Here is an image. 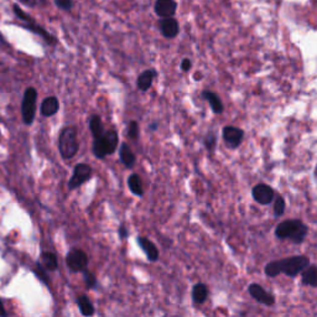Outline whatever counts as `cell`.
Masks as SVG:
<instances>
[{"mask_svg":"<svg viewBox=\"0 0 317 317\" xmlns=\"http://www.w3.org/2000/svg\"><path fill=\"white\" fill-rule=\"evenodd\" d=\"M248 291H249L250 296L258 301V302L263 303L266 306H273L275 303V298L270 292L266 291L264 287H261L259 284H250L248 287Z\"/></svg>","mask_w":317,"mask_h":317,"instance_id":"obj_9","label":"cell"},{"mask_svg":"<svg viewBox=\"0 0 317 317\" xmlns=\"http://www.w3.org/2000/svg\"><path fill=\"white\" fill-rule=\"evenodd\" d=\"M243 136H244V131L242 129L236 128V126H226L223 129V139L227 142L229 147L236 149L239 146L243 141Z\"/></svg>","mask_w":317,"mask_h":317,"instance_id":"obj_10","label":"cell"},{"mask_svg":"<svg viewBox=\"0 0 317 317\" xmlns=\"http://www.w3.org/2000/svg\"><path fill=\"white\" fill-rule=\"evenodd\" d=\"M92 178V168L87 164H77L73 170L72 178L70 179L68 182V189L75 190L78 189L79 186L84 184V182L89 181Z\"/></svg>","mask_w":317,"mask_h":317,"instance_id":"obj_7","label":"cell"},{"mask_svg":"<svg viewBox=\"0 0 317 317\" xmlns=\"http://www.w3.org/2000/svg\"><path fill=\"white\" fill-rule=\"evenodd\" d=\"M118 147V133L115 130L104 131L102 136L93 141V154L97 158H104L112 155Z\"/></svg>","mask_w":317,"mask_h":317,"instance_id":"obj_3","label":"cell"},{"mask_svg":"<svg viewBox=\"0 0 317 317\" xmlns=\"http://www.w3.org/2000/svg\"><path fill=\"white\" fill-rule=\"evenodd\" d=\"M285 212V200L281 196H277L274 198V213H275L276 217L284 215Z\"/></svg>","mask_w":317,"mask_h":317,"instance_id":"obj_26","label":"cell"},{"mask_svg":"<svg viewBox=\"0 0 317 317\" xmlns=\"http://www.w3.org/2000/svg\"><path fill=\"white\" fill-rule=\"evenodd\" d=\"M160 30L165 38L173 39L179 34V24L174 18H164L160 23Z\"/></svg>","mask_w":317,"mask_h":317,"instance_id":"obj_13","label":"cell"},{"mask_svg":"<svg viewBox=\"0 0 317 317\" xmlns=\"http://www.w3.org/2000/svg\"><path fill=\"white\" fill-rule=\"evenodd\" d=\"M202 97L207 100L208 103H210L213 113H216V114H221V113H223V103L221 102V99H219V97L217 96V94L210 91H205L202 93Z\"/></svg>","mask_w":317,"mask_h":317,"instance_id":"obj_18","label":"cell"},{"mask_svg":"<svg viewBox=\"0 0 317 317\" xmlns=\"http://www.w3.org/2000/svg\"><path fill=\"white\" fill-rule=\"evenodd\" d=\"M265 274L270 277H275L281 274V264L280 260H274L270 261L269 264H266L265 266Z\"/></svg>","mask_w":317,"mask_h":317,"instance_id":"obj_25","label":"cell"},{"mask_svg":"<svg viewBox=\"0 0 317 317\" xmlns=\"http://www.w3.org/2000/svg\"><path fill=\"white\" fill-rule=\"evenodd\" d=\"M155 75H156V72H155L154 70H147V71H144V72L139 76L138 88L140 89V91L145 92L151 87Z\"/></svg>","mask_w":317,"mask_h":317,"instance_id":"obj_19","label":"cell"},{"mask_svg":"<svg viewBox=\"0 0 317 317\" xmlns=\"http://www.w3.org/2000/svg\"><path fill=\"white\" fill-rule=\"evenodd\" d=\"M280 264H281V273L290 277H294L298 275L306 266L310 265V259L305 255H295V257L281 259Z\"/></svg>","mask_w":317,"mask_h":317,"instance_id":"obj_5","label":"cell"},{"mask_svg":"<svg viewBox=\"0 0 317 317\" xmlns=\"http://www.w3.org/2000/svg\"><path fill=\"white\" fill-rule=\"evenodd\" d=\"M301 276V282L303 285L317 287V266L316 265H307L302 271Z\"/></svg>","mask_w":317,"mask_h":317,"instance_id":"obj_17","label":"cell"},{"mask_svg":"<svg viewBox=\"0 0 317 317\" xmlns=\"http://www.w3.org/2000/svg\"><path fill=\"white\" fill-rule=\"evenodd\" d=\"M205 145L208 150H212L215 149L216 146V136L215 134H208L205 139Z\"/></svg>","mask_w":317,"mask_h":317,"instance_id":"obj_32","label":"cell"},{"mask_svg":"<svg viewBox=\"0 0 317 317\" xmlns=\"http://www.w3.org/2000/svg\"><path fill=\"white\" fill-rule=\"evenodd\" d=\"M41 264L47 271H55L59 268V261H57L56 255L51 252L41 253Z\"/></svg>","mask_w":317,"mask_h":317,"instance_id":"obj_20","label":"cell"},{"mask_svg":"<svg viewBox=\"0 0 317 317\" xmlns=\"http://www.w3.org/2000/svg\"><path fill=\"white\" fill-rule=\"evenodd\" d=\"M82 273H83V279L84 282H86V286L88 289H94L97 286V279L94 276V274L92 271H89L88 269H84Z\"/></svg>","mask_w":317,"mask_h":317,"instance_id":"obj_27","label":"cell"},{"mask_svg":"<svg viewBox=\"0 0 317 317\" xmlns=\"http://www.w3.org/2000/svg\"><path fill=\"white\" fill-rule=\"evenodd\" d=\"M208 297V289L205 284L198 282L192 289V298L196 303H203Z\"/></svg>","mask_w":317,"mask_h":317,"instance_id":"obj_23","label":"cell"},{"mask_svg":"<svg viewBox=\"0 0 317 317\" xmlns=\"http://www.w3.org/2000/svg\"><path fill=\"white\" fill-rule=\"evenodd\" d=\"M77 306L83 316H93L94 315V307L93 303L89 301V298L86 295H81L77 297Z\"/></svg>","mask_w":317,"mask_h":317,"instance_id":"obj_22","label":"cell"},{"mask_svg":"<svg viewBox=\"0 0 317 317\" xmlns=\"http://www.w3.org/2000/svg\"><path fill=\"white\" fill-rule=\"evenodd\" d=\"M155 12L161 18H173L176 12V3L174 0H157Z\"/></svg>","mask_w":317,"mask_h":317,"instance_id":"obj_12","label":"cell"},{"mask_svg":"<svg viewBox=\"0 0 317 317\" xmlns=\"http://www.w3.org/2000/svg\"><path fill=\"white\" fill-rule=\"evenodd\" d=\"M138 244L140 245L144 253L146 254L147 259L150 261H156L158 259V250L156 248V245L152 242H150L147 238L145 237H138Z\"/></svg>","mask_w":317,"mask_h":317,"instance_id":"obj_15","label":"cell"},{"mask_svg":"<svg viewBox=\"0 0 317 317\" xmlns=\"http://www.w3.org/2000/svg\"><path fill=\"white\" fill-rule=\"evenodd\" d=\"M36 100H38V91L34 87H28L21 102V117L26 125H31L34 123L36 114Z\"/></svg>","mask_w":317,"mask_h":317,"instance_id":"obj_4","label":"cell"},{"mask_svg":"<svg viewBox=\"0 0 317 317\" xmlns=\"http://www.w3.org/2000/svg\"><path fill=\"white\" fill-rule=\"evenodd\" d=\"M253 198L260 205H270L275 198V192L269 185L259 184L253 189Z\"/></svg>","mask_w":317,"mask_h":317,"instance_id":"obj_8","label":"cell"},{"mask_svg":"<svg viewBox=\"0 0 317 317\" xmlns=\"http://www.w3.org/2000/svg\"><path fill=\"white\" fill-rule=\"evenodd\" d=\"M77 129L76 126H65L59 135V150L63 158H72L78 151Z\"/></svg>","mask_w":317,"mask_h":317,"instance_id":"obj_2","label":"cell"},{"mask_svg":"<svg viewBox=\"0 0 317 317\" xmlns=\"http://www.w3.org/2000/svg\"><path fill=\"white\" fill-rule=\"evenodd\" d=\"M119 156H120L121 163L124 164V166L128 169H131L135 164V155L131 151L130 146H129L126 142H123L120 145V149H119Z\"/></svg>","mask_w":317,"mask_h":317,"instance_id":"obj_16","label":"cell"},{"mask_svg":"<svg viewBox=\"0 0 317 317\" xmlns=\"http://www.w3.org/2000/svg\"><path fill=\"white\" fill-rule=\"evenodd\" d=\"M128 236H129L128 229H126L124 226H120V228H119V237H120L121 239H125Z\"/></svg>","mask_w":317,"mask_h":317,"instance_id":"obj_34","label":"cell"},{"mask_svg":"<svg viewBox=\"0 0 317 317\" xmlns=\"http://www.w3.org/2000/svg\"><path fill=\"white\" fill-rule=\"evenodd\" d=\"M128 186L130 191L133 192L135 196L141 197L144 195V190H142V182L139 175L136 174H131L128 179Z\"/></svg>","mask_w":317,"mask_h":317,"instance_id":"obj_24","label":"cell"},{"mask_svg":"<svg viewBox=\"0 0 317 317\" xmlns=\"http://www.w3.org/2000/svg\"><path fill=\"white\" fill-rule=\"evenodd\" d=\"M191 66H192L191 61H190L189 59H185L181 62V70L185 71V72H187V71H189L190 68H191Z\"/></svg>","mask_w":317,"mask_h":317,"instance_id":"obj_33","label":"cell"},{"mask_svg":"<svg viewBox=\"0 0 317 317\" xmlns=\"http://www.w3.org/2000/svg\"><path fill=\"white\" fill-rule=\"evenodd\" d=\"M66 265L73 273H79L88 266V257L81 249H72L66 255Z\"/></svg>","mask_w":317,"mask_h":317,"instance_id":"obj_6","label":"cell"},{"mask_svg":"<svg viewBox=\"0 0 317 317\" xmlns=\"http://www.w3.org/2000/svg\"><path fill=\"white\" fill-rule=\"evenodd\" d=\"M46 269L42 266V264L40 263V261H38L36 263V268H35V274L39 276V279L41 280V281H44L45 284L49 285V276H47V273H46Z\"/></svg>","mask_w":317,"mask_h":317,"instance_id":"obj_28","label":"cell"},{"mask_svg":"<svg viewBox=\"0 0 317 317\" xmlns=\"http://www.w3.org/2000/svg\"><path fill=\"white\" fill-rule=\"evenodd\" d=\"M128 135L129 138L136 140L139 136V124L136 121H130L128 125Z\"/></svg>","mask_w":317,"mask_h":317,"instance_id":"obj_29","label":"cell"},{"mask_svg":"<svg viewBox=\"0 0 317 317\" xmlns=\"http://www.w3.org/2000/svg\"><path fill=\"white\" fill-rule=\"evenodd\" d=\"M307 232L308 228L305 223L298 219H292V221L290 219V221H284L277 224L275 236L279 239H290L291 242L300 244L307 236Z\"/></svg>","mask_w":317,"mask_h":317,"instance_id":"obj_1","label":"cell"},{"mask_svg":"<svg viewBox=\"0 0 317 317\" xmlns=\"http://www.w3.org/2000/svg\"><path fill=\"white\" fill-rule=\"evenodd\" d=\"M56 7L65 12H70L73 7V0H54Z\"/></svg>","mask_w":317,"mask_h":317,"instance_id":"obj_31","label":"cell"},{"mask_svg":"<svg viewBox=\"0 0 317 317\" xmlns=\"http://www.w3.org/2000/svg\"><path fill=\"white\" fill-rule=\"evenodd\" d=\"M89 130H91L94 139L99 138V136L104 134V126H103L102 119H100L99 115L94 114L89 119Z\"/></svg>","mask_w":317,"mask_h":317,"instance_id":"obj_21","label":"cell"},{"mask_svg":"<svg viewBox=\"0 0 317 317\" xmlns=\"http://www.w3.org/2000/svg\"><path fill=\"white\" fill-rule=\"evenodd\" d=\"M23 26L25 29H28L29 31H31V33H34V34H36V35L41 36V38L44 39L45 41H46L49 45L57 44L56 38H54V36H52L50 33H47V31L45 30V29L42 28V26H40L39 24H36L35 20L28 21V23H23Z\"/></svg>","mask_w":317,"mask_h":317,"instance_id":"obj_11","label":"cell"},{"mask_svg":"<svg viewBox=\"0 0 317 317\" xmlns=\"http://www.w3.org/2000/svg\"><path fill=\"white\" fill-rule=\"evenodd\" d=\"M18 2L29 8L46 7L47 5V0H18Z\"/></svg>","mask_w":317,"mask_h":317,"instance_id":"obj_30","label":"cell"},{"mask_svg":"<svg viewBox=\"0 0 317 317\" xmlns=\"http://www.w3.org/2000/svg\"><path fill=\"white\" fill-rule=\"evenodd\" d=\"M59 109H60L59 99L54 96L47 97V98H45L44 100H42L41 108H40L41 114L44 115V117H52V115H55L57 112H59Z\"/></svg>","mask_w":317,"mask_h":317,"instance_id":"obj_14","label":"cell"},{"mask_svg":"<svg viewBox=\"0 0 317 317\" xmlns=\"http://www.w3.org/2000/svg\"><path fill=\"white\" fill-rule=\"evenodd\" d=\"M8 313H7V311H5V308H4V305H3V302H2V300H0V316L2 317H4V316H7Z\"/></svg>","mask_w":317,"mask_h":317,"instance_id":"obj_35","label":"cell"}]
</instances>
